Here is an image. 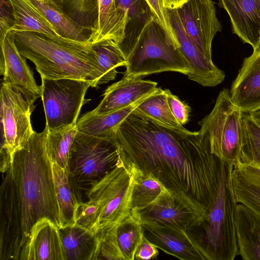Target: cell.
I'll return each instance as SVG.
<instances>
[{"instance_id":"43","label":"cell","mask_w":260,"mask_h":260,"mask_svg":"<svg viewBox=\"0 0 260 260\" xmlns=\"http://www.w3.org/2000/svg\"><path fill=\"white\" fill-rule=\"evenodd\" d=\"M248 113L252 119L260 126V108Z\"/></svg>"},{"instance_id":"8","label":"cell","mask_w":260,"mask_h":260,"mask_svg":"<svg viewBox=\"0 0 260 260\" xmlns=\"http://www.w3.org/2000/svg\"><path fill=\"white\" fill-rule=\"evenodd\" d=\"M242 113L232 102L230 90L224 88L211 112L199 122L198 135L211 153L233 165L240 156Z\"/></svg>"},{"instance_id":"42","label":"cell","mask_w":260,"mask_h":260,"mask_svg":"<svg viewBox=\"0 0 260 260\" xmlns=\"http://www.w3.org/2000/svg\"><path fill=\"white\" fill-rule=\"evenodd\" d=\"M188 0H161L164 7L167 10L177 9Z\"/></svg>"},{"instance_id":"35","label":"cell","mask_w":260,"mask_h":260,"mask_svg":"<svg viewBox=\"0 0 260 260\" xmlns=\"http://www.w3.org/2000/svg\"><path fill=\"white\" fill-rule=\"evenodd\" d=\"M117 226L105 229L96 233L98 246L94 260H125L117 241Z\"/></svg>"},{"instance_id":"6","label":"cell","mask_w":260,"mask_h":260,"mask_svg":"<svg viewBox=\"0 0 260 260\" xmlns=\"http://www.w3.org/2000/svg\"><path fill=\"white\" fill-rule=\"evenodd\" d=\"M114 136L101 138L77 132L70 152L68 173L79 202H83V194L92 184L116 166L120 155Z\"/></svg>"},{"instance_id":"16","label":"cell","mask_w":260,"mask_h":260,"mask_svg":"<svg viewBox=\"0 0 260 260\" xmlns=\"http://www.w3.org/2000/svg\"><path fill=\"white\" fill-rule=\"evenodd\" d=\"M232 102L243 112L260 108V48L244 59L230 90Z\"/></svg>"},{"instance_id":"37","label":"cell","mask_w":260,"mask_h":260,"mask_svg":"<svg viewBox=\"0 0 260 260\" xmlns=\"http://www.w3.org/2000/svg\"><path fill=\"white\" fill-rule=\"evenodd\" d=\"M99 217V210L97 204L93 201L88 200L79 203L75 214V224H77L96 234Z\"/></svg>"},{"instance_id":"33","label":"cell","mask_w":260,"mask_h":260,"mask_svg":"<svg viewBox=\"0 0 260 260\" xmlns=\"http://www.w3.org/2000/svg\"><path fill=\"white\" fill-rule=\"evenodd\" d=\"M239 161L260 168V126L247 112H243Z\"/></svg>"},{"instance_id":"29","label":"cell","mask_w":260,"mask_h":260,"mask_svg":"<svg viewBox=\"0 0 260 260\" xmlns=\"http://www.w3.org/2000/svg\"><path fill=\"white\" fill-rule=\"evenodd\" d=\"M52 169L62 227L75 224V211L79 203L71 183L68 171L54 163Z\"/></svg>"},{"instance_id":"30","label":"cell","mask_w":260,"mask_h":260,"mask_svg":"<svg viewBox=\"0 0 260 260\" xmlns=\"http://www.w3.org/2000/svg\"><path fill=\"white\" fill-rule=\"evenodd\" d=\"M137 170L132 196L131 212H133L147 208L160 196L169 191V189L152 174L145 173Z\"/></svg>"},{"instance_id":"38","label":"cell","mask_w":260,"mask_h":260,"mask_svg":"<svg viewBox=\"0 0 260 260\" xmlns=\"http://www.w3.org/2000/svg\"><path fill=\"white\" fill-rule=\"evenodd\" d=\"M117 8L128 15L131 20L144 19L149 7L145 0H115ZM150 11V10H149Z\"/></svg>"},{"instance_id":"11","label":"cell","mask_w":260,"mask_h":260,"mask_svg":"<svg viewBox=\"0 0 260 260\" xmlns=\"http://www.w3.org/2000/svg\"><path fill=\"white\" fill-rule=\"evenodd\" d=\"M134 212L141 221L186 231L200 227L207 217L204 205L184 191L175 189H169L147 208Z\"/></svg>"},{"instance_id":"41","label":"cell","mask_w":260,"mask_h":260,"mask_svg":"<svg viewBox=\"0 0 260 260\" xmlns=\"http://www.w3.org/2000/svg\"><path fill=\"white\" fill-rule=\"evenodd\" d=\"M158 248L143 236V240L138 248L135 259L149 260L156 258L158 255Z\"/></svg>"},{"instance_id":"9","label":"cell","mask_w":260,"mask_h":260,"mask_svg":"<svg viewBox=\"0 0 260 260\" xmlns=\"http://www.w3.org/2000/svg\"><path fill=\"white\" fill-rule=\"evenodd\" d=\"M0 101V170L3 172L10 166L15 152L25 145L35 131L30 122L34 108L19 90L3 82Z\"/></svg>"},{"instance_id":"28","label":"cell","mask_w":260,"mask_h":260,"mask_svg":"<svg viewBox=\"0 0 260 260\" xmlns=\"http://www.w3.org/2000/svg\"><path fill=\"white\" fill-rule=\"evenodd\" d=\"M53 26L59 36L74 40L89 42L91 30L74 21L52 1L31 0Z\"/></svg>"},{"instance_id":"19","label":"cell","mask_w":260,"mask_h":260,"mask_svg":"<svg viewBox=\"0 0 260 260\" xmlns=\"http://www.w3.org/2000/svg\"><path fill=\"white\" fill-rule=\"evenodd\" d=\"M19 260H65L58 227L46 218L38 221Z\"/></svg>"},{"instance_id":"7","label":"cell","mask_w":260,"mask_h":260,"mask_svg":"<svg viewBox=\"0 0 260 260\" xmlns=\"http://www.w3.org/2000/svg\"><path fill=\"white\" fill-rule=\"evenodd\" d=\"M137 168L120 157L116 166L85 193L99 210L96 233L117 226L130 215Z\"/></svg>"},{"instance_id":"36","label":"cell","mask_w":260,"mask_h":260,"mask_svg":"<svg viewBox=\"0 0 260 260\" xmlns=\"http://www.w3.org/2000/svg\"><path fill=\"white\" fill-rule=\"evenodd\" d=\"M154 21L163 30L167 41L176 49H180L172 27L169 10L166 9L161 0H145Z\"/></svg>"},{"instance_id":"10","label":"cell","mask_w":260,"mask_h":260,"mask_svg":"<svg viewBox=\"0 0 260 260\" xmlns=\"http://www.w3.org/2000/svg\"><path fill=\"white\" fill-rule=\"evenodd\" d=\"M41 79V98L48 130L59 131L76 125L92 81L70 78Z\"/></svg>"},{"instance_id":"12","label":"cell","mask_w":260,"mask_h":260,"mask_svg":"<svg viewBox=\"0 0 260 260\" xmlns=\"http://www.w3.org/2000/svg\"><path fill=\"white\" fill-rule=\"evenodd\" d=\"M177 10L190 40L207 59L212 60V41L221 30L214 3L212 0H188Z\"/></svg>"},{"instance_id":"25","label":"cell","mask_w":260,"mask_h":260,"mask_svg":"<svg viewBox=\"0 0 260 260\" xmlns=\"http://www.w3.org/2000/svg\"><path fill=\"white\" fill-rule=\"evenodd\" d=\"M14 18L11 31H34L59 36L31 0H7Z\"/></svg>"},{"instance_id":"17","label":"cell","mask_w":260,"mask_h":260,"mask_svg":"<svg viewBox=\"0 0 260 260\" xmlns=\"http://www.w3.org/2000/svg\"><path fill=\"white\" fill-rule=\"evenodd\" d=\"M230 18L233 32L253 50L260 48V0H219Z\"/></svg>"},{"instance_id":"5","label":"cell","mask_w":260,"mask_h":260,"mask_svg":"<svg viewBox=\"0 0 260 260\" xmlns=\"http://www.w3.org/2000/svg\"><path fill=\"white\" fill-rule=\"evenodd\" d=\"M143 32L135 42L120 45L126 58L124 77L141 78L165 72L188 75L190 69L180 49L167 41L152 16L145 23Z\"/></svg>"},{"instance_id":"13","label":"cell","mask_w":260,"mask_h":260,"mask_svg":"<svg viewBox=\"0 0 260 260\" xmlns=\"http://www.w3.org/2000/svg\"><path fill=\"white\" fill-rule=\"evenodd\" d=\"M0 73L3 82L19 90L30 105L41 97V85L37 84L34 74L19 52L15 42L14 33L10 31L0 42Z\"/></svg>"},{"instance_id":"23","label":"cell","mask_w":260,"mask_h":260,"mask_svg":"<svg viewBox=\"0 0 260 260\" xmlns=\"http://www.w3.org/2000/svg\"><path fill=\"white\" fill-rule=\"evenodd\" d=\"M153 92L140 99L129 106L109 113L96 115L88 112L78 119L76 123L77 131L98 137H114L121 123Z\"/></svg>"},{"instance_id":"34","label":"cell","mask_w":260,"mask_h":260,"mask_svg":"<svg viewBox=\"0 0 260 260\" xmlns=\"http://www.w3.org/2000/svg\"><path fill=\"white\" fill-rule=\"evenodd\" d=\"M74 21L92 30L98 16L97 0H52Z\"/></svg>"},{"instance_id":"32","label":"cell","mask_w":260,"mask_h":260,"mask_svg":"<svg viewBox=\"0 0 260 260\" xmlns=\"http://www.w3.org/2000/svg\"><path fill=\"white\" fill-rule=\"evenodd\" d=\"M118 243L125 260H135L136 251L143 238L141 220L136 212L120 223L116 228Z\"/></svg>"},{"instance_id":"21","label":"cell","mask_w":260,"mask_h":260,"mask_svg":"<svg viewBox=\"0 0 260 260\" xmlns=\"http://www.w3.org/2000/svg\"><path fill=\"white\" fill-rule=\"evenodd\" d=\"M231 181L237 203L260 217V168L238 160L233 165Z\"/></svg>"},{"instance_id":"4","label":"cell","mask_w":260,"mask_h":260,"mask_svg":"<svg viewBox=\"0 0 260 260\" xmlns=\"http://www.w3.org/2000/svg\"><path fill=\"white\" fill-rule=\"evenodd\" d=\"M233 164L219 158L216 193L199 241L209 260H233L239 254L236 229V201L231 181Z\"/></svg>"},{"instance_id":"44","label":"cell","mask_w":260,"mask_h":260,"mask_svg":"<svg viewBox=\"0 0 260 260\" xmlns=\"http://www.w3.org/2000/svg\"><path fill=\"white\" fill-rule=\"evenodd\" d=\"M37 1H40V2H47L48 0H37Z\"/></svg>"},{"instance_id":"26","label":"cell","mask_w":260,"mask_h":260,"mask_svg":"<svg viewBox=\"0 0 260 260\" xmlns=\"http://www.w3.org/2000/svg\"><path fill=\"white\" fill-rule=\"evenodd\" d=\"M91 45L97 58L98 71L91 87L96 88L114 80L117 68L125 66L126 58L120 45L113 40L102 41Z\"/></svg>"},{"instance_id":"18","label":"cell","mask_w":260,"mask_h":260,"mask_svg":"<svg viewBox=\"0 0 260 260\" xmlns=\"http://www.w3.org/2000/svg\"><path fill=\"white\" fill-rule=\"evenodd\" d=\"M157 85V82L151 80L123 77L108 86L99 105L89 112L100 115L123 108L153 92Z\"/></svg>"},{"instance_id":"39","label":"cell","mask_w":260,"mask_h":260,"mask_svg":"<svg viewBox=\"0 0 260 260\" xmlns=\"http://www.w3.org/2000/svg\"><path fill=\"white\" fill-rule=\"evenodd\" d=\"M167 102L172 114L176 120L182 125L187 123L189 120L191 109L184 102L173 94L169 89H165Z\"/></svg>"},{"instance_id":"22","label":"cell","mask_w":260,"mask_h":260,"mask_svg":"<svg viewBox=\"0 0 260 260\" xmlns=\"http://www.w3.org/2000/svg\"><path fill=\"white\" fill-rule=\"evenodd\" d=\"M236 229L239 254L244 260H260V217L238 203Z\"/></svg>"},{"instance_id":"3","label":"cell","mask_w":260,"mask_h":260,"mask_svg":"<svg viewBox=\"0 0 260 260\" xmlns=\"http://www.w3.org/2000/svg\"><path fill=\"white\" fill-rule=\"evenodd\" d=\"M13 31L19 52L34 63L41 78L95 80L98 60L90 42L38 32Z\"/></svg>"},{"instance_id":"15","label":"cell","mask_w":260,"mask_h":260,"mask_svg":"<svg viewBox=\"0 0 260 260\" xmlns=\"http://www.w3.org/2000/svg\"><path fill=\"white\" fill-rule=\"evenodd\" d=\"M144 236L167 254L184 260H209L198 240L188 231L149 222L141 221Z\"/></svg>"},{"instance_id":"24","label":"cell","mask_w":260,"mask_h":260,"mask_svg":"<svg viewBox=\"0 0 260 260\" xmlns=\"http://www.w3.org/2000/svg\"><path fill=\"white\" fill-rule=\"evenodd\" d=\"M65 260H94L96 234L77 224L59 229Z\"/></svg>"},{"instance_id":"14","label":"cell","mask_w":260,"mask_h":260,"mask_svg":"<svg viewBox=\"0 0 260 260\" xmlns=\"http://www.w3.org/2000/svg\"><path fill=\"white\" fill-rule=\"evenodd\" d=\"M168 10L180 50L190 69L188 78L205 87H214L221 83L225 78L223 71L212 60L207 59L193 44L185 30L177 10Z\"/></svg>"},{"instance_id":"40","label":"cell","mask_w":260,"mask_h":260,"mask_svg":"<svg viewBox=\"0 0 260 260\" xmlns=\"http://www.w3.org/2000/svg\"><path fill=\"white\" fill-rule=\"evenodd\" d=\"M10 9L8 1H1L0 42L3 41L14 25V18H12L13 15L11 16L9 11Z\"/></svg>"},{"instance_id":"1","label":"cell","mask_w":260,"mask_h":260,"mask_svg":"<svg viewBox=\"0 0 260 260\" xmlns=\"http://www.w3.org/2000/svg\"><path fill=\"white\" fill-rule=\"evenodd\" d=\"M197 133L171 130L134 110L114 137L123 160L152 174L168 188L184 191L208 211L217 191L219 158Z\"/></svg>"},{"instance_id":"2","label":"cell","mask_w":260,"mask_h":260,"mask_svg":"<svg viewBox=\"0 0 260 260\" xmlns=\"http://www.w3.org/2000/svg\"><path fill=\"white\" fill-rule=\"evenodd\" d=\"M48 128L35 132L2 173L0 259L19 260L34 225L46 218L62 227L52 163L46 149Z\"/></svg>"},{"instance_id":"20","label":"cell","mask_w":260,"mask_h":260,"mask_svg":"<svg viewBox=\"0 0 260 260\" xmlns=\"http://www.w3.org/2000/svg\"><path fill=\"white\" fill-rule=\"evenodd\" d=\"M98 16L89 41L91 44L111 40L121 44L126 38V30L131 21L128 15L117 8L115 0H97Z\"/></svg>"},{"instance_id":"27","label":"cell","mask_w":260,"mask_h":260,"mask_svg":"<svg viewBox=\"0 0 260 260\" xmlns=\"http://www.w3.org/2000/svg\"><path fill=\"white\" fill-rule=\"evenodd\" d=\"M135 110L151 121L171 130L186 135L193 133L186 129L176 120L169 107L165 89L157 87Z\"/></svg>"},{"instance_id":"31","label":"cell","mask_w":260,"mask_h":260,"mask_svg":"<svg viewBox=\"0 0 260 260\" xmlns=\"http://www.w3.org/2000/svg\"><path fill=\"white\" fill-rule=\"evenodd\" d=\"M76 124L59 131L48 129L46 149L52 163L68 171L72 146L77 133Z\"/></svg>"}]
</instances>
